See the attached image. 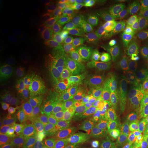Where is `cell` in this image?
I'll return each instance as SVG.
<instances>
[{
  "instance_id": "cell-1",
  "label": "cell",
  "mask_w": 148,
  "mask_h": 148,
  "mask_svg": "<svg viewBox=\"0 0 148 148\" xmlns=\"http://www.w3.org/2000/svg\"><path fill=\"white\" fill-rule=\"evenodd\" d=\"M133 86L130 72L118 68L103 88L109 98L114 101H119L131 97Z\"/></svg>"
},
{
  "instance_id": "cell-2",
  "label": "cell",
  "mask_w": 148,
  "mask_h": 148,
  "mask_svg": "<svg viewBox=\"0 0 148 148\" xmlns=\"http://www.w3.org/2000/svg\"><path fill=\"white\" fill-rule=\"evenodd\" d=\"M147 49L148 40L134 41L123 47L110 59L117 68L129 70L135 61L141 56Z\"/></svg>"
},
{
  "instance_id": "cell-3",
  "label": "cell",
  "mask_w": 148,
  "mask_h": 148,
  "mask_svg": "<svg viewBox=\"0 0 148 148\" xmlns=\"http://www.w3.org/2000/svg\"><path fill=\"white\" fill-rule=\"evenodd\" d=\"M111 110L114 114L133 119L148 114L147 107L142 105L133 98L114 101L111 105Z\"/></svg>"
},
{
  "instance_id": "cell-4",
  "label": "cell",
  "mask_w": 148,
  "mask_h": 148,
  "mask_svg": "<svg viewBox=\"0 0 148 148\" xmlns=\"http://www.w3.org/2000/svg\"><path fill=\"white\" fill-rule=\"evenodd\" d=\"M133 40L132 31L127 33H115L105 37L102 52L107 57H113Z\"/></svg>"
},
{
  "instance_id": "cell-5",
  "label": "cell",
  "mask_w": 148,
  "mask_h": 148,
  "mask_svg": "<svg viewBox=\"0 0 148 148\" xmlns=\"http://www.w3.org/2000/svg\"><path fill=\"white\" fill-rule=\"evenodd\" d=\"M127 136L138 145H148V114L133 119Z\"/></svg>"
},
{
  "instance_id": "cell-6",
  "label": "cell",
  "mask_w": 148,
  "mask_h": 148,
  "mask_svg": "<svg viewBox=\"0 0 148 148\" xmlns=\"http://www.w3.org/2000/svg\"><path fill=\"white\" fill-rule=\"evenodd\" d=\"M143 13L136 8H126L118 16L117 25L123 33L131 32L142 21Z\"/></svg>"
},
{
  "instance_id": "cell-7",
  "label": "cell",
  "mask_w": 148,
  "mask_h": 148,
  "mask_svg": "<svg viewBox=\"0 0 148 148\" xmlns=\"http://www.w3.org/2000/svg\"><path fill=\"white\" fill-rule=\"evenodd\" d=\"M129 70L133 81L136 83L148 80V60L142 56L135 61Z\"/></svg>"
},
{
  "instance_id": "cell-8",
  "label": "cell",
  "mask_w": 148,
  "mask_h": 148,
  "mask_svg": "<svg viewBox=\"0 0 148 148\" xmlns=\"http://www.w3.org/2000/svg\"><path fill=\"white\" fill-rule=\"evenodd\" d=\"M115 64L113 63L111 59H107L100 62L95 73L96 79L102 87L106 84L110 77L112 76L116 69Z\"/></svg>"
},
{
  "instance_id": "cell-9",
  "label": "cell",
  "mask_w": 148,
  "mask_h": 148,
  "mask_svg": "<svg viewBox=\"0 0 148 148\" xmlns=\"http://www.w3.org/2000/svg\"><path fill=\"white\" fill-rule=\"evenodd\" d=\"M20 97L23 103L32 106H40L45 103L44 95L32 88L23 89L21 92Z\"/></svg>"
},
{
  "instance_id": "cell-10",
  "label": "cell",
  "mask_w": 148,
  "mask_h": 148,
  "mask_svg": "<svg viewBox=\"0 0 148 148\" xmlns=\"http://www.w3.org/2000/svg\"><path fill=\"white\" fill-rule=\"evenodd\" d=\"M56 77V75L52 70H39L33 73L31 80L35 86L42 87L51 84Z\"/></svg>"
},
{
  "instance_id": "cell-11",
  "label": "cell",
  "mask_w": 148,
  "mask_h": 148,
  "mask_svg": "<svg viewBox=\"0 0 148 148\" xmlns=\"http://www.w3.org/2000/svg\"><path fill=\"white\" fill-rule=\"evenodd\" d=\"M131 97L148 108V80L134 85Z\"/></svg>"
},
{
  "instance_id": "cell-12",
  "label": "cell",
  "mask_w": 148,
  "mask_h": 148,
  "mask_svg": "<svg viewBox=\"0 0 148 148\" xmlns=\"http://www.w3.org/2000/svg\"><path fill=\"white\" fill-rule=\"evenodd\" d=\"M132 34L134 41L142 42L148 40V20L143 18L132 31Z\"/></svg>"
},
{
  "instance_id": "cell-13",
  "label": "cell",
  "mask_w": 148,
  "mask_h": 148,
  "mask_svg": "<svg viewBox=\"0 0 148 148\" xmlns=\"http://www.w3.org/2000/svg\"><path fill=\"white\" fill-rule=\"evenodd\" d=\"M23 76V73L21 71L18 70H12L3 74L1 81L5 86H15L18 82H21Z\"/></svg>"
},
{
  "instance_id": "cell-14",
  "label": "cell",
  "mask_w": 148,
  "mask_h": 148,
  "mask_svg": "<svg viewBox=\"0 0 148 148\" xmlns=\"http://www.w3.org/2000/svg\"><path fill=\"white\" fill-rule=\"evenodd\" d=\"M127 1L120 0H107L103 1V7L113 14H121L125 10Z\"/></svg>"
},
{
  "instance_id": "cell-15",
  "label": "cell",
  "mask_w": 148,
  "mask_h": 148,
  "mask_svg": "<svg viewBox=\"0 0 148 148\" xmlns=\"http://www.w3.org/2000/svg\"><path fill=\"white\" fill-rule=\"evenodd\" d=\"M54 95L57 100H64L69 95V90L64 86H58L54 90Z\"/></svg>"
},
{
  "instance_id": "cell-16",
  "label": "cell",
  "mask_w": 148,
  "mask_h": 148,
  "mask_svg": "<svg viewBox=\"0 0 148 148\" xmlns=\"http://www.w3.org/2000/svg\"><path fill=\"white\" fill-rule=\"evenodd\" d=\"M16 148H36V146L30 145V144H23V145H18Z\"/></svg>"
},
{
  "instance_id": "cell-17",
  "label": "cell",
  "mask_w": 148,
  "mask_h": 148,
  "mask_svg": "<svg viewBox=\"0 0 148 148\" xmlns=\"http://www.w3.org/2000/svg\"><path fill=\"white\" fill-rule=\"evenodd\" d=\"M142 13H143V16L144 18H146V19L148 20V8H145L142 10Z\"/></svg>"
},
{
  "instance_id": "cell-18",
  "label": "cell",
  "mask_w": 148,
  "mask_h": 148,
  "mask_svg": "<svg viewBox=\"0 0 148 148\" xmlns=\"http://www.w3.org/2000/svg\"><path fill=\"white\" fill-rule=\"evenodd\" d=\"M142 56H143V58H145V59H147V60H148V49L143 53Z\"/></svg>"
},
{
  "instance_id": "cell-19",
  "label": "cell",
  "mask_w": 148,
  "mask_h": 148,
  "mask_svg": "<svg viewBox=\"0 0 148 148\" xmlns=\"http://www.w3.org/2000/svg\"><path fill=\"white\" fill-rule=\"evenodd\" d=\"M146 8H148V1H147V4H146Z\"/></svg>"
}]
</instances>
